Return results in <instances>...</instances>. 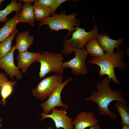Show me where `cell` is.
I'll return each instance as SVG.
<instances>
[{
  "instance_id": "obj_2",
  "label": "cell",
  "mask_w": 129,
  "mask_h": 129,
  "mask_svg": "<svg viewBox=\"0 0 129 129\" xmlns=\"http://www.w3.org/2000/svg\"><path fill=\"white\" fill-rule=\"evenodd\" d=\"M125 54L124 51L119 48L115 53H106L100 58H91L87 62L99 66V75L100 77L107 75L110 81L112 80L114 83L120 84V81L116 76L115 68L117 67L121 70L125 71L128 68L127 64L123 61Z\"/></svg>"
},
{
  "instance_id": "obj_19",
  "label": "cell",
  "mask_w": 129,
  "mask_h": 129,
  "mask_svg": "<svg viewBox=\"0 0 129 129\" xmlns=\"http://www.w3.org/2000/svg\"><path fill=\"white\" fill-rule=\"evenodd\" d=\"M33 6L36 20L40 21L50 15V8L39 2L38 0L34 1Z\"/></svg>"
},
{
  "instance_id": "obj_28",
  "label": "cell",
  "mask_w": 129,
  "mask_h": 129,
  "mask_svg": "<svg viewBox=\"0 0 129 129\" xmlns=\"http://www.w3.org/2000/svg\"><path fill=\"white\" fill-rule=\"evenodd\" d=\"M121 129H129V125H124Z\"/></svg>"
},
{
  "instance_id": "obj_25",
  "label": "cell",
  "mask_w": 129,
  "mask_h": 129,
  "mask_svg": "<svg viewBox=\"0 0 129 129\" xmlns=\"http://www.w3.org/2000/svg\"><path fill=\"white\" fill-rule=\"evenodd\" d=\"M38 1L46 6L51 8L54 5L56 0H38Z\"/></svg>"
},
{
  "instance_id": "obj_5",
  "label": "cell",
  "mask_w": 129,
  "mask_h": 129,
  "mask_svg": "<svg viewBox=\"0 0 129 129\" xmlns=\"http://www.w3.org/2000/svg\"><path fill=\"white\" fill-rule=\"evenodd\" d=\"M64 59L62 53L43 51L38 60L40 64L39 77L42 79L50 73L62 75L64 71L62 66Z\"/></svg>"
},
{
  "instance_id": "obj_7",
  "label": "cell",
  "mask_w": 129,
  "mask_h": 129,
  "mask_svg": "<svg viewBox=\"0 0 129 129\" xmlns=\"http://www.w3.org/2000/svg\"><path fill=\"white\" fill-rule=\"evenodd\" d=\"M74 51L75 53V57L68 61L63 62L62 67L64 69H71L72 72L75 75H85L88 72L85 60L89 53L85 47L75 49Z\"/></svg>"
},
{
  "instance_id": "obj_16",
  "label": "cell",
  "mask_w": 129,
  "mask_h": 129,
  "mask_svg": "<svg viewBox=\"0 0 129 129\" xmlns=\"http://www.w3.org/2000/svg\"><path fill=\"white\" fill-rule=\"evenodd\" d=\"M20 12H16L14 16L8 19L3 26L0 28V43L7 38L17 29Z\"/></svg>"
},
{
  "instance_id": "obj_20",
  "label": "cell",
  "mask_w": 129,
  "mask_h": 129,
  "mask_svg": "<svg viewBox=\"0 0 129 129\" xmlns=\"http://www.w3.org/2000/svg\"><path fill=\"white\" fill-rule=\"evenodd\" d=\"M18 33V30L17 28L7 38L0 43V59L11 51L12 42Z\"/></svg>"
},
{
  "instance_id": "obj_17",
  "label": "cell",
  "mask_w": 129,
  "mask_h": 129,
  "mask_svg": "<svg viewBox=\"0 0 129 129\" xmlns=\"http://www.w3.org/2000/svg\"><path fill=\"white\" fill-rule=\"evenodd\" d=\"M13 0L5 8L2 10H0V22L5 23L8 20L7 17L13 11L20 12L22 8V2L19 0Z\"/></svg>"
},
{
  "instance_id": "obj_1",
  "label": "cell",
  "mask_w": 129,
  "mask_h": 129,
  "mask_svg": "<svg viewBox=\"0 0 129 129\" xmlns=\"http://www.w3.org/2000/svg\"><path fill=\"white\" fill-rule=\"evenodd\" d=\"M110 81L108 77L101 80L97 85V91H93L91 95L86 98L85 100L96 103L98 106L97 111L100 115L115 119L118 115L117 113L109 110L108 107L110 104L115 101L127 105V103L122 96L121 90L118 91L112 89L109 85Z\"/></svg>"
},
{
  "instance_id": "obj_3",
  "label": "cell",
  "mask_w": 129,
  "mask_h": 129,
  "mask_svg": "<svg viewBox=\"0 0 129 129\" xmlns=\"http://www.w3.org/2000/svg\"><path fill=\"white\" fill-rule=\"evenodd\" d=\"M77 15L76 12L67 15L65 11H64L59 14H55L51 16H49L40 21L39 27L45 25H48L47 28L50 30L51 32L54 30H68V33L64 41L75 30V27L80 26V21L76 17Z\"/></svg>"
},
{
  "instance_id": "obj_30",
  "label": "cell",
  "mask_w": 129,
  "mask_h": 129,
  "mask_svg": "<svg viewBox=\"0 0 129 129\" xmlns=\"http://www.w3.org/2000/svg\"><path fill=\"white\" fill-rule=\"evenodd\" d=\"M53 128L51 126H49L48 127H47L46 129H52ZM54 129H57L56 128H55Z\"/></svg>"
},
{
  "instance_id": "obj_8",
  "label": "cell",
  "mask_w": 129,
  "mask_h": 129,
  "mask_svg": "<svg viewBox=\"0 0 129 129\" xmlns=\"http://www.w3.org/2000/svg\"><path fill=\"white\" fill-rule=\"evenodd\" d=\"M68 107V106L67 105L64 109L63 107L60 110L54 108L51 111L52 113L50 114L43 113H39L42 117L40 120L42 121L46 118L52 119L54 123L56 128L57 129L60 128L74 129L72 123L74 119L69 117L67 115L66 110Z\"/></svg>"
},
{
  "instance_id": "obj_14",
  "label": "cell",
  "mask_w": 129,
  "mask_h": 129,
  "mask_svg": "<svg viewBox=\"0 0 129 129\" xmlns=\"http://www.w3.org/2000/svg\"><path fill=\"white\" fill-rule=\"evenodd\" d=\"M34 37L30 35L29 32L26 31L17 34L15 45L19 52L28 51V49L33 44Z\"/></svg>"
},
{
  "instance_id": "obj_32",
  "label": "cell",
  "mask_w": 129,
  "mask_h": 129,
  "mask_svg": "<svg viewBox=\"0 0 129 129\" xmlns=\"http://www.w3.org/2000/svg\"><path fill=\"white\" fill-rule=\"evenodd\" d=\"M3 121V120L2 118L0 116V122H2Z\"/></svg>"
},
{
  "instance_id": "obj_18",
  "label": "cell",
  "mask_w": 129,
  "mask_h": 129,
  "mask_svg": "<svg viewBox=\"0 0 129 129\" xmlns=\"http://www.w3.org/2000/svg\"><path fill=\"white\" fill-rule=\"evenodd\" d=\"M85 47L86 50L91 55V58H100L102 57L105 54L103 50L98 43L97 37L89 40Z\"/></svg>"
},
{
  "instance_id": "obj_22",
  "label": "cell",
  "mask_w": 129,
  "mask_h": 129,
  "mask_svg": "<svg viewBox=\"0 0 129 129\" xmlns=\"http://www.w3.org/2000/svg\"><path fill=\"white\" fill-rule=\"evenodd\" d=\"M0 94L2 97V102L3 105H5L6 103V99L12 93L13 86L9 85L3 86L1 87Z\"/></svg>"
},
{
  "instance_id": "obj_4",
  "label": "cell",
  "mask_w": 129,
  "mask_h": 129,
  "mask_svg": "<svg viewBox=\"0 0 129 129\" xmlns=\"http://www.w3.org/2000/svg\"><path fill=\"white\" fill-rule=\"evenodd\" d=\"M93 19L95 24L94 28L91 31L86 32L85 28L76 27H75V30L72 33L71 37L70 39H65L63 41L64 43L62 51V54L69 55L75 49L85 47L89 40L97 37L99 34L98 27L96 24L94 16H93Z\"/></svg>"
},
{
  "instance_id": "obj_21",
  "label": "cell",
  "mask_w": 129,
  "mask_h": 129,
  "mask_svg": "<svg viewBox=\"0 0 129 129\" xmlns=\"http://www.w3.org/2000/svg\"><path fill=\"white\" fill-rule=\"evenodd\" d=\"M115 106L121 117V124L129 125V108L127 104L118 101Z\"/></svg>"
},
{
  "instance_id": "obj_12",
  "label": "cell",
  "mask_w": 129,
  "mask_h": 129,
  "mask_svg": "<svg viewBox=\"0 0 129 129\" xmlns=\"http://www.w3.org/2000/svg\"><path fill=\"white\" fill-rule=\"evenodd\" d=\"M41 53L40 52L28 51L19 52L17 59L18 60L17 67L25 74L32 63L38 62V59Z\"/></svg>"
},
{
  "instance_id": "obj_23",
  "label": "cell",
  "mask_w": 129,
  "mask_h": 129,
  "mask_svg": "<svg viewBox=\"0 0 129 129\" xmlns=\"http://www.w3.org/2000/svg\"><path fill=\"white\" fill-rule=\"evenodd\" d=\"M17 83L16 81L9 80L4 73H0V87L6 85H10L13 86Z\"/></svg>"
},
{
  "instance_id": "obj_11",
  "label": "cell",
  "mask_w": 129,
  "mask_h": 129,
  "mask_svg": "<svg viewBox=\"0 0 129 129\" xmlns=\"http://www.w3.org/2000/svg\"><path fill=\"white\" fill-rule=\"evenodd\" d=\"M94 113L83 111L79 113L72 121L74 129H85L98 123Z\"/></svg>"
},
{
  "instance_id": "obj_31",
  "label": "cell",
  "mask_w": 129,
  "mask_h": 129,
  "mask_svg": "<svg viewBox=\"0 0 129 129\" xmlns=\"http://www.w3.org/2000/svg\"><path fill=\"white\" fill-rule=\"evenodd\" d=\"M3 125V124L2 123H0V129L2 127Z\"/></svg>"
},
{
  "instance_id": "obj_10",
  "label": "cell",
  "mask_w": 129,
  "mask_h": 129,
  "mask_svg": "<svg viewBox=\"0 0 129 129\" xmlns=\"http://www.w3.org/2000/svg\"><path fill=\"white\" fill-rule=\"evenodd\" d=\"M16 49L14 45L10 52L0 59V68L4 70L11 78L13 79L15 76L20 80L23 77L22 73L14 61V53Z\"/></svg>"
},
{
  "instance_id": "obj_33",
  "label": "cell",
  "mask_w": 129,
  "mask_h": 129,
  "mask_svg": "<svg viewBox=\"0 0 129 129\" xmlns=\"http://www.w3.org/2000/svg\"><path fill=\"white\" fill-rule=\"evenodd\" d=\"M2 103V102L0 100V104H1Z\"/></svg>"
},
{
  "instance_id": "obj_26",
  "label": "cell",
  "mask_w": 129,
  "mask_h": 129,
  "mask_svg": "<svg viewBox=\"0 0 129 129\" xmlns=\"http://www.w3.org/2000/svg\"><path fill=\"white\" fill-rule=\"evenodd\" d=\"M89 129H101L100 125L98 123L91 127Z\"/></svg>"
},
{
  "instance_id": "obj_15",
  "label": "cell",
  "mask_w": 129,
  "mask_h": 129,
  "mask_svg": "<svg viewBox=\"0 0 129 129\" xmlns=\"http://www.w3.org/2000/svg\"><path fill=\"white\" fill-rule=\"evenodd\" d=\"M35 17L33 6L29 3H24L20 12L17 20L18 23H27L31 26L35 25Z\"/></svg>"
},
{
  "instance_id": "obj_9",
  "label": "cell",
  "mask_w": 129,
  "mask_h": 129,
  "mask_svg": "<svg viewBox=\"0 0 129 129\" xmlns=\"http://www.w3.org/2000/svg\"><path fill=\"white\" fill-rule=\"evenodd\" d=\"M72 79V77H70L63 81L46 101L39 104L43 109V113L48 114L52 110L56 107H61L64 108L66 107L67 105L64 103L61 100V94L64 87Z\"/></svg>"
},
{
  "instance_id": "obj_27",
  "label": "cell",
  "mask_w": 129,
  "mask_h": 129,
  "mask_svg": "<svg viewBox=\"0 0 129 129\" xmlns=\"http://www.w3.org/2000/svg\"><path fill=\"white\" fill-rule=\"evenodd\" d=\"M20 0L24 2V3H29L31 5L33 3L36 1L35 0Z\"/></svg>"
},
{
  "instance_id": "obj_13",
  "label": "cell",
  "mask_w": 129,
  "mask_h": 129,
  "mask_svg": "<svg viewBox=\"0 0 129 129\" xmlns=\"http://www.w3.org/2000/svg\"><path fill=\"white\" fill-rule=\"evenodd\" d=\"M97 38L98 43L104 52L109 53H113L115 49L117 50L119 49L120 45L124 41L123 38L117 40L112 39L105 33L99 34Z\"/></svg>"
},
{
  "instance_id": "obj_6",
  "label": "cell",
  "mask_w": 129,
  "mask_h": 129,
  "mask_svg": "<svg viewBox=\"0 0 129 129\" xmlns=\"http://www.w3.org/2000/svg\"><path fill=\"white\" fill-rule=\"evenodd\" d=\"M63 82L61 75L56 74L44 79L32 90L33 97L39 100L47 99Z\"/></svg>"
},
{
  "instance_id": "obj_24",
  "label": "cell",
  "mask_w": 129,
  "mask_h": 129,
  "mask_svg": "<svg viewBox=\"0 0 129 129\" xmlns=\"http://www.w3.org/2000/svg\"><path fill=\"white\" fill-rule=\"evenodd\" d=\"M68 0H56L53 6L50 8V14L53 16L55 14V11L58 7L63 2Z\"/></svg>"
},
{
  "instance_id": "obj_29",
  "label": "cell",
  "mask_w": 129,
  "mask_h": 129,
  "mask_svg": "<svg viewBox=\"0 0 129 129\" xmlns=\"http://www.w3.org/2000/svg\"><path fill=\"white\" fill-rule=\"evenodd\" d=\"M4 0H0V10L1 9V5L2 2L4 1Z\"/></svg>"
}]
</instances>
